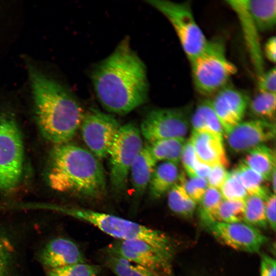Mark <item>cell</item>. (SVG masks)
Wrapping results in <instances>:
<instances>
[{"label": "cell", "instance_id": "1", "mask_svg": "<svg viewBox=\"0 0 276 276\" xmlns=\"http://www.w3.org/2000/svg\"><path fill=\"white\" fill-rule=\"evenodd\" d=\"M91 78L100 103L109 112L126 114L148 99L146 66L131 49L128 37L96 65Z\"/></svg>", "mask_w": 276, "mask_h": 276}, {"label": "cell", "instance_id": "2", "mask_svg": "<svg viewBox=\"0 0 276 276\" xmlns=\"http://www.w3.org/2000/svg\"><path fill=\"white\" fill-rule=\"evenodd\" d=\"M39 130L49 141L66 144L80 128L85 113L74 96L64 86L28 64Z\"/></svg>", "mask_w": 276, "mask_h": 276}, {"label": "cell", "instance_id": "3", "mask_svg": "<svg viewBox=\"0 0 276 276\" xmlns=\"http://www.w3.org/2000/svg\"><path fill=\"white\" fill-rule=\"evenodd\" d=\"M48 179L51 187L89 198L103 196L106 180L100 159L77 145H58L52 151Z\"/></svg>", "mask_w": 276, "mask_h": 276}, {"label": "cell", "instance_id": "4", "mask_svg": "<svg viewBox=\"0 0 276 276\" xmlns=\"http://www.w3.org/2000/svg\"><path fill=\"white\" fill-rule=\"evenodd\" d=\"M51 209L93 225L116 240H137L147 242L171 262L174 252L172 241L160 231L118 216L88 209L57 205Z\"/></svg>", "mask_w": 276, "mask_h": 276}, {"label": "cell", "instance_id": "5", "mask_svg": "<svg viewBox=\"0 0 276 276\" xmlns=\"http://www.w3.org/2000/svg\"><path fill=\"white\" fill-rule=\"evenodd\" d=\"M190 62L194 86L204 96L214 95L237 72L227 58L225 44L219 38L208 40L202 51Z\"/></svg>", "mask_w": 276, "mask_h": 276}, {"label": "cell", "instance_id": "6", "mask_svg": "<svg viewBox=\"0 0 276 276\" xmlns=\"http://www.w3.org/2000/svg\"><path fill=\"white\" fill-rule=\"evenodd\" d=\"M24 162L22 139L9 112L0 111V190L13 192L21 182Z\"/></svg>", "mask_w": 276, "mask_h": 276}, {"label": "cell", "instance_id": "7", "mask_svg": "<svg viewBox=\"0 0 276 276\" xmlns=\"http://www.w3.org/2000/svg\"><path fill=\"white\" fill-rule=\"evenodd\" d=\"M146 2L170 21L189 61L202 51L208 40L196 21L189 1L148 0Z\"/></svg>", "mask_w": 276, "mask_h": 276}, {"label": "cell", "instance_id": "8", "mask_svg": "<svg viewBox=\"0 0 276 276\" xmlns=\"http://www.w3.org/2000/svg\"><path fill=\"white\" fill-rule=\"evenodd\" d=\"M143 147L140 129L133 123L122 125L108 153L111 188L116 195L124 192L131 167Z\"/></svg>", "mask_w": 276, "mask_h": 276}, {"label": "cell", "instance_id": "9", "mask_svg": "<svg viewBox=\"0 0 276 276\" xmlns=\"http://www.w3.org/2000/svg\"><path fill=\"white\" fill-rule=\"evenodd\" d=\"M188 109L158 108L149 111L143 119L141 135L149 143L171 139L185 138L189 131Z\"/></svg>", "mask_w": 276, "mask_h": 276}, {"label": "cell", "instance_id": "10", "mask_svg": "<svg viewBox=\"0 0 276 276\" xmlns=\"http://www.w3.org/2000/svg\"><path fill=\"white\" fill-rule=\"evenodd\" d=\"M121 126L112 115L90 109L84 114L80 126L88 150L99 159L107 157Z\"/></svg>", "mask_w": 276, "mask_h": 276}, {"label": "cell", "instance_id": "11", "mask_svg": "<svg viewBox=\"0 0 276 276\" xmlns=\"http://www.w3.org/2000/svg\"><path fill=\"white\" fill-rule=\"evenodd\" d=\"M211 234L219 242L234 249L255 253L268 241L256 227L244 221L225 223L214 222L206 226Z\"/></svg>", "mask_w": 276, "mask_h": 276}, {"label": "cell", "instance_id": "12", "mask_svg": "<svg viewBox=\"0 0 276 276\" xmlns=\"http://www.w3.org/2000/svg\"><path fill=\"white\" fill-rule=\"evenodd\" d=\"M104 253L160 272L164 275L169 274L171 263L143 241L116 240L104 248Z\"/></svg>", "mask_w": 276, "mask_h": 276}, {"label": "cell", "instance_id": "13", "mask_svg": "<svg viewBox=\"0 0 276 276\" xmlns=\"http://www.w3.org/2000/svg\"><path fill=\"white\" fill-rule=\"evenodd\" d=\"M275 134L274 122L253 119L240 122L225 136L230 151L241 154L273 139Z\"/></svg>", "mask_w": 276, "mask_h": 276}, {"label": "cell", "instance_id": "14", "mask_svg": "<svg viewBox=\"0 0 276 276\" xmlns=\"http://www.w3.org/2000/svg\"><path fill=\"white\" fill-rule=\"evenodd\" d=\"M248 95L244 91L227 85L210 100L223 130L224 134L242 122L249 102Z\"/></svg>", "mask_w": 276, "mask_h": 276}, {"label": "cell", "instance_id": "15", "mask_svg": "<svg viewBox=\"0 0 276 276\" xmlns=\"http://www.w3.org/2000/svg\"><path fill=\"white\" fill-rule=\"evenodd\" d=\"M36 258L45 270L86 262L79 246L64 237L49 239L38 249Z\"/></svg>", "mask_w": 276, "mask_h": 276}, {"label": "cell", "instance_id": "16", "mask_svg": "<svg viewBox=\"0 0 276 276\" xmlns=\"http://www.w3.org/2000/svg\"><path fill=\"white\" fill-rule=\"evenodd\" d=\"M226 3L237 13L241 22L249 53L259 78L265 72L258 36L259 31L248 13L245 0L226 1Z\"/></svg>", "mask_w": 276, "mask_h": 276}, {"label": "cell", "instance_id": "17", "mask_svg": "<svg viewBox=\"0 0 276 276\" xmlns=\"http://www.w3.org/2000/svg\"><path fill=\"white\" fill-rule=\"evenodd\" d=\"M198 159L211 167L229 165L223 139L204 132L193 130L190 139Z\"/></svg>", "mask_w": 276, "mask_h": 276}, {"label": "cell", "instance_id": "18", "mask_svg": "<svg viewBox=\"0 0 276 276\" xmlns=\"http://www.w3.org/2000/svg\"><path fill=\"white\" fill-rule=\"evenodd\" d=\"M19 255L15 237L0 225V276H21Z\"/></svg>", "mask_w": 276, "mask_h": 276}, {"label": "cell", "instance_id": "19", "mask_svg": "<svg viewBox=\"0 0 276 276\" xmlns=\"http://www.w3.org/2000/svg\"><path fill=\"white\" fill-rule=\"evenodd\" d=\"M157 162L152 157L146 145L135 159L130 169L133 196L138 200L143 196Z\"/></svg>", "mask_w": 276, "mask_h": 276}, {"label": "cell", "instance_id": "20", "mask_svg": "<svg viewBox=\"0 0 276 276\" xmlns=\"http://www.w3.org/2000/svg\"><path fill=\"white\" fill-rule=\"evenodd\" d=\"M179 173L177 164L163 162L156 166L148 188L151 199L162 197L177 182Z\"/></svg>", "mask_w": 276, "mask_h": 276}, {"label": "cell", "instance_id": "21", "mask_svg": "<svg viewBox=\"0 0 276 276\" xmlns=\"http://www.w3.org/2000/svg\"><path fill=\"white\" fill-rule=\"evenodd\" d=\"M193 130L204 132L223 139L224 131L210 100H204L196 106L191 118Z\"/></svg>", "mask_w": 276, "mask_h": 276}, {"label": "cell", "instance_id": "22", "mask_svg": "<svg viewBox=\"0 0 276 276\" xmlns=\"http://www.w3.org/2000/svg\"><path fill=\"white\" fill-rule=\"evenodd\" d=\"M248 13L259 31L273 29L276 22L275 0H245Z\"/></svg>", "mask_w": 276, "mask_h": 276}, {"label": "cell", "instance_id": "23", "mask_svg": "<svg viewBox=\"0 0 276 276\" xmlns=\"http://www.w3.org/2000/svg\"><path fill=\"white\" fill-rule=\"evenodd\" d=\"M243 161L266 180L270 179L275 170V152L264 144L246 152Z\"/></svg>", "mask_w": 276, "mask_h": 276}, {"label": "cell", "instance_id": "24", "mask_svg": "<svg viewBox=\"0 0 276 276\" xmlns=\"http://www.w3.org/2000/svg\"><path fill=\"white\" fill-rule=\"evenodd\" d=\"M186 142L185 138H171L157 141L146 145L152 157L159 161L178 164Z\"/></svg>", "mask_w": 276, "mask_h": 276}, {"label": "cell", "instance_id": "25", "mask_svg": "<svg viewBox=\"0 0 276 276\" xmlns=\"http://www.w3.org/2000/svg\"><path fill=\"white\" fill-rule=\"evenodd\" d=\"M104 262L116 276H163L162 272L131 263L125 259L104 254Z\"/></svg>", "mask_w": 276, "mask_h": 276}, {"label": "cell", "instance_id": "26", "mask_svg": "<svg viewBox=\"0 0 276 276\" xmlns=\"http://www.w3.org/2000/svg\"><path fill=\"white\" fill-rule=\"evenodd\" d=\"M248 195H256L265 200L272 193L264 184L266 180L243 160L235 168Z\"/></svg>", "mask_w": 276, "mask_h": 276}, {"label": "cell", "instance_id": "27", "mask_svg": "<svg viewBox=\"0 0 276 276\" xmlns=\"http://www.w3.org/2000/svg\"><path fill=\"white\" fill-rule=\"evenodd\" d=\"M168 204L170 209L177 215L193 217L197 203L191 198L183 187L178 182L168 192Z\"/></svg>", "mask_w": 276, "mask_h": 276}, {"label": "cell", "instance_id": "28", "mask_svg": "<svg viewBox=\"0 0 276 276\" xmlns=\"http://www.w3.org/2000/svg\"><path fill=\"white\" fill-rule=\"evenodd\" d=\"M275 94L259 92L249 100L247 109L254 119L274 122L275 117Z\"/></svg>", "mask_w": 276, "mask_h": 276}, {"label": "cell", "instance_id": "29", "mask_svg": "<svg viewBox=\"0 0 276 276\" xmlns=\"http://www.w3.org/2000/svg\"><path fill=\"white\" fill-rule=\"evenodd\" d=\"M244 222L256 228H266L268 225L264 200L256 195H247L244 199Z\"/></svg>", "mask_w": 276, "mask_h": 276}, {"label": "cell", "instance_id": "30", "mask_svg": "<svg viewBox=\"0 0 276 276\" xmlns=\"http://www.w3.org/2000/svg\"><path fill=\"white\" fill-rule=\"evenodd\" d=\"M223 197L219 190L208 187L198 202L199 216L204 225L207 226L215 222L216 211Z\"/></svg>", "mask_w": 276, "mask_h": 276}, {"label": "cell", "instance_id": "31", "mask_svg": "<svg viewBox=\"0 0 276 276\" xmlns=\"http://www.w3.org/2000/svg\"><path fill=\"white\" fill-rule=\"evenodd\" d=\"M244 200L223 199L216 211L215 222L234 223L244 221Z\"/></svg>", "mask_w": 276, "mask_h": 276}, {"label": "cell", "instance_id": "32", "mask_svg": "<svg viewBox=\"0 0 276 276\" xmlns=\"http://www.w3.org/2000/svg\"><path fill=\"white\" fill-rule=\"evenodd\" d=\"M46 276H98L100 266L87 263H77L45 270Z\"/></svg>", "mask_w": 276, "mask_h": 276}, {"label": "cell", "instance_id": "33", "mask_svg": "<svg viewBox=\"0 0 276 276\" xmlns=\"http://www.w3.org/2000/svg\"><path fill=\"white\" fill-rule=\"evenodd\" d=\"M220 191L224 199L244 200L248 195L235 169L228 172Z\"/></svg>", "mask_w": 276, "mask_h": 276}, {"label": "cell", "instance_id": "34", "mask_svg": "<svg viewBox=\"0 0 276 276\" xmlns=\"http://www.w3.org/2000/svg\"><path fill=\"white\" fill-rule=\"evenodd\" d=\"M177 182L182 185L189 196L197 203L200 201L208 188L206 179L187 177L182 173H180Z\"/></svg>", "mask_w": 276, "mask_h": 276}, {"label": "cell", "instance_id": "35", "mask_svg": "<svg viewBox=\"0 0 276 276\" xmlns=\"http://www.w3.org/2000/svg\"><path fill=\"white\" fill-rule=\"evenodd\" d=\"M198 160L195 149L189 140L186 141L181 153L180 161L189 177H195L194 168Z\"/></svg>", "mask_w": 276, "mask_h": 276}, {"label": "cell", "instance_id": "36", "mask_svg": "<svg viewBox=\"0 0 276 276\" xmlns=\"http://www.w3.org/2000/svg\"><path fill=\"white\" fill-rule=\"evenodd\" d=\"M228 173L226 168L223 166L215 165L211 167L210 172L206 178L208 187L220 191L227 177Z\"/></svg>", "mask_w": 276, "mask_h": 276}, {"label": "cell", "instance_id": "37", "mask_svg": "<svg viewBox=\"0 0 276 276\" xmlns=\"http://www.w3.org/2000/svg\"><path fill=\"white\" fill-rule=\"evenodd\" d=\"M274 66L258 78V88L259 92H265L275 94L276 90V72Z\"/></svg>", "mask_w": 276, "mask_h": 276}, {"label": "cell", "instance_id": "38", "mask_svg": "<svg viewBox=\"0 0 276 276\" xmlns=\"http://www.w3.org/2000/svg\"><path fill=\"white\" fill-rule=\"evenodd\" d=\"M265 215L268 223L273 231L275 230V195L271 193L264 200Z\"/></svg>", "mask_w": 276, "mask_h": 276}, {"label": "cell", "instance_id": "39", "mask_svg": "<svg viewBox=\"0 0 276 276\" xmlns=\"http://www.w3.org/2000/svg\"><path fill=\"white\" fill-rule=\"evenodd\" d=\"M276 262L269 255L262 254L260 260V276H275Z\"/></svg>", "mask_w": 276, "mask_h": 276}, {"label": "cell", "instance_id": "40", "mask_svg": "<svg viewBox=\"0 0 276 276\" xmlns=\"http://www.w3.org/2000/svg\"><path fill=\"white\" fill-rule=\"evenodd\" d=\"M264 53L270 61L275 63L276 54V39L275 36L269 38L265 43Z\"/></svg>", "mask_w": 276, "mask_h": 276}, {"label": "cell", "instance_id": "41", "mask_svg": "<svg viewBox=\"0 0 276 276\" xmlns=\"http://www.w3.org/2000/svg\"><path fill=\"white\" fill-rule=\"evenodd\" d=\"M211 169V167L199 161L196 164L194 168L195 176L206 179Z\"/></svg>", "mask_w": 276, "mask_h": 276}]
</instances>
